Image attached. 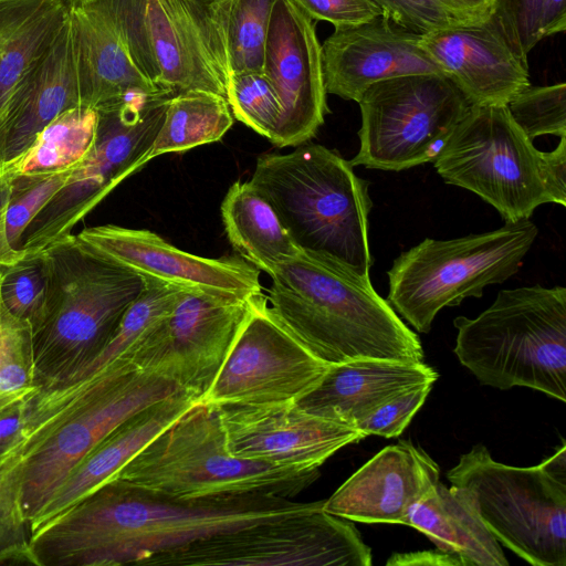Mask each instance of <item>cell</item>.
<instances>
[{"mask_svg":"<svg viewBox=\"0 0 566 566\" xmlns=\"http://www.w3.org/2000/svg\"><path fill=\"white\" fill-rule=\"evenodd\" d=\"M273 495L176 499L116 479L36 527V566L144 565L153 556L214 533L311 509Z\"/></svg>","mask_w":566,"mask_h":566,"instance_id":"obj_1","label":"cell"},{"mask_svg":"<svg viewBox=\"0 0 566 566\" xmlns=\"http://www.w3.org/2000/svg\"><path fill=\"white\" fill-rule=\"evenodd\" d=\"M269 275L272 312L325 364L423 361L418 335L374 290L370 279L339 261L298 249Z\"/></svg>","mask_w":566,"mask_h":566,"instance_id":"obj_2","label":"cell"},{"mask_svg":"<svg viewBox=\"0 0 566 566\" xmlns=\"http://www.w3.org/2000/svg\"><path fill=\"white\" fill-rule=\"evenodd\" d=\"M43 252L48 289L32 326V345L36 375L45 389L65 384L105 347L144 291L146 279L77 234Z\"/></svg>","mask_w":566,"mask_h":566,"instance_id":"obj_3","label":"cell"},{"mask_svg":"<svg viewBox=\"0 0 566 566\" xmlns=\"http://www.w3.org/2000/svg\"><path fill=\"white\" fill-rule=\"evenodd\" d=\"M273 206L295 244L370 279L369 182L338 153L302 144L256 159L249 180Z\"/></svg>","mask_w":566,"mask_h":566,"instance_id":"obj_4","label":"cell"},{"mask_svg":"<svg viewBox=\"0 0 566 566\" xmlns=\"http://www.w3.org/2000/svg\"><path fill=\"white\" fill-rule=\"evenodd\" d=\"M318 475V468L234 457L227 448L218 407L198 401L112 479L185 500L238 495L290 499Z\"/></svg>","mask_w":566,"mask_h":566,"instance_id":"obj_5","label":"cell"},{"mask_svg":"<svg viewBox=\"0 0 566 566\" xmlns=\"http://www.w3.org/2000/svg\"><path fill=\"white\" fill-rule=\"evenodd\" d=\"M454 354L482 385L527 387L566 401V289L497 293L475 318L458 316Z\"/></svg>","mask_w":566,"mask_h":566,"instance_id":"obj_6","label":"cell"},{"mask_svg":"<svg viewBox=\"0 0 566 566\" xmlns=\"http://www.w3.org/2000/svg\"><path fill=\"white\" fill-rule=\"evenodd\" d=\"M439 176L478 195L505 223L530 219L543 203L566 206V136L538 150L506 105H471L433 161Z\"/></svg>","mask_w":566,"mask_h":566,"instance_id":"obj_7","label":"cell"},{"mask_svg":"<svg viewBox=\"0 0 566 566\" xmlns=\"http://www.w3.org/2000/svg\"><path fill=\"white\" fill-rule=\"evenodd\" d=\"M471 490L496 539L534 566H566V446L541 464L495 461L481 443L447 472Z\"/></svg>","mask_w":566,"mask_h":566,"instance_id":"obj_8","label":"cell"},{"mask_svg":"<svg viewBox=\"0 0 566 566\" xmlns=\"http://www.w3.org/2000/svg\"><path fill=\"white\" fill-rule=\"evenodd\" d=\"M538 234L530 220L451 240L424 239L388 270L387 301L419 333L444 307L481 297L484 287L513 276Z\"/></svg>","mask_w":566,"mask_h":566,"instance_id":"obj_9","label":"cell"},{"mask_svg":"<svg viewBox=\"0 0 566 566\" xmlns=\"http://www.w3.org/2000/svg\"><path fill=\"white\" fill-rule=\"evenodd\" d=\"M22 465V509L31 528L74 468L114 429L184 390L167 375L119 360L85 379Z\"/></svg>","mask_w":566,"mask_h":566,"instance_id":"obj_10","label":"cell"},{"mask_svg":"<svg viewBox=\"0 0 566 566\" xmlns=\"http://www.w3.org/2000/svg\"><path fill=\"white\" fill-rule=\"evenodd\" d=\"M171 94L130 95L96 109L97 125L88 154L65 185L23 231L19 250L39 252L71 230L125 178L146 164Z\"/></svg>","mask_w":566,"mask_h":566,"instance_id":"obj_11","label":"cell"},{"mask_svg":"<svg viewBox=\"0 0 566 566\" xmlns=\"http://www.w3.org/2000/svg\"><path fill=\"white\" fill-rule=\"evenodd\" d=\"M353 166L399 171L433 163L471 106L442 74L407 75L369 86Z\"/></svg>","mask_w":566,"mask_h":566,"instance_id":"obj_12","label":"cell"},{"mask_svg":"<svg viewBox=\"0 0 566 566\" xmlns=\"http://www.w3.org/2000/svg\"><path fill=\"white\" fill-rule=\"evenodd\" d=\"M317 501L303 512L214 533L157 554L154 566H370L371 549L348 520Z\"/></svg>","mask_w":566,"mask_h":566,"instance_id":"obj_13","label":"cell"},{"mask_svg":"<svg viewBox=\"0 0 566 566\" xmlns=\"http://www.w3.org/2000/svg\"><path fill=\"white\" fill-rule=\"evenodd\" d=\"M328 366L274 315L262 292L252 297L250 313L201 401L294 402L321 380Z\"/></svg>","mask_w":566,"mask_h":566,"instance_id":"obj_14","label":"cell"},{"mask_svg":"<svg viewBox=\"0 0 566 566\" xmlns=\"http://www.w3.org/2000/svg\"><path fill=\"white\" fill-rule=\"evenodd\" d=\"M252 297L185 291L138 353V365L167 375L201 401L250 313Z\"/></svg>","mask_w":566,"mask_h":566,"instance_id":"obj_15","label":"cell"},{"mask_svg":"<svg viewBox=\"0 0 566 566\" xmlns=\"http://www.w3.org/2000/svg\"><path fill=\"white\" fill-rule=\"evenodd\" d=\"M232 0H147V29L170 93L199 91L226 97L232 75L228 22Z\"/></svg>","mask_w":566,"mask_h":566,"instance_id":"obj_16","label":"cell"},{"mask_svg":"<svg viewBox=\"0 0 566 566\" xmlns=\"http://www.w3.org/2000/svg\"><path fill=\"white\" fill-rule=\"evenodd\" d=\"M263 73L273 84L282 116L271 140L279 148L314 137L329 113L324 84L322 44L315 23L293 0L273 7Z\"/></svg>","mask_w":566,"mask_h":566,"instance_id":"obj_17","label":"cell"},{"mask_svg":"<svg viewBox=\"0 0 566 566\" xmlns=\"http://www.w3.org/2000/svg\"><path fill=\"white\" fill-rule=\"evenodd\" d=\"M214 406L227 448L241 459L319 468L339 449L366 437L356 428L307 412L295 402Z\"/></svg>","mask_w":566,"mask_h":566,"instance_id":"obj_18","label":"cell"},{"mask_svg":"<svg viewBox=\"0 0 566 566\" xmlns=\"http://www.w3.org/2000/svg\"><path fill=\"white\" fill-rule=\"evenodd\" d=\"M77 235L117 263L185 290L237 298L262 293L260 270L240 255L203 258L149 230L114 224L85 228Z\"/></svg>","mask_w":566,"mask_h":566,"instance_id":"obj_19","label":"cell"},{"mask_svg":"<svg viewBox=\"0 0 566 566\" xmlns=\"http://www.w3.org/2000/svg\"><path fill=\"white\" fill-rule=\"evenodd\" d=\"M420 45L470 105H507L531 84L527 56L494 10L480 22L421 34Z\"/></svg>","mask_w":566,"mask_h":566,"instance_id":"obj_20","label":"cell"},{"mask_svg":"<svg viewBox=\"0 0 566 566\" xmlns=\"http://www.w3.org/2000/svg\"><path fill=\"white\" fill-rule=\"evenodd\" d=\"M420 36L384 14L334 29L322 44L326 93L358 102L378 82L417 74L443 75L421 48Z\"/></svg>","mask_w":566,"mask_h":566,"instance_id":"obj_21","label":"cell"},{"mask_svg":"<svg viewBox=\"0 0 566 566\" xmlns=\"http://www.w3.org/2000/svg\"><path fill=\"white\" fill-rule=\"evenodd\" d=\"M436 461L409 440L387 446L334 494L325 512L350 522L408 524L411 511L439 482Z\"/></svg>","mask_w":566,"mask_h":566,"instance_id":"obj_22","label":"cell"},{"mask_svg":"<svg viewBox=\"0 0 566 566\" xmlns=\"http://www.w3.org/2000/svg\"><path fill=\"white\" fill-rule=\"evenodd\" d=\"M80 105L70 15L53 44L28 69L0 109V165L21 157L48 124Z\"/></svg>","mask_w":566,"mask_h":566,"instance_id":"obj_23","label":"cell"},{"mask_svg":"<svg viewBox=\"0 0 566 566\" xmlns=\"http://www.w3.org/2000/svg\"><path fill=\"white\" fill-rule=\"evenodd\" d=\"M437 378L438 373L423 361L357 359L329 365L321 380L294 402L307 412L355 428L398 394L434 384Z\"/></svg>","mask_w":566,"mask_h":566,"instance_id":"obj_24","label":"cell"},{"mask_svg":"<svg viewBox=\"0 0 566 566\" xmlns=\"http://www.w3.org/2000/svg\"><path fill=\"white\" fill-rule=\"evenodd\" d=\"M200 401L181 391L134 415L105 437L69 474L32 524H41L111 480L159 432Z\"/></svg>","mask_w":566,"mask_h":566,"instance_id":"obj_25","label":"cell"},{"mask_svg":"<svg viewBox=\"0 0 566 566\" xmlns=\"http://www.w3.org/2000/svg\"><path fill=\"white\" fill-rule=\"evenodd\" d=\"M71 28L80 104L97 109L130 95L168 93L143 75L108 25L72 7Z\"/></svg>","mask_w":566,"mask_h":566,"instance_id":"obj_26","label":"cell"},{"mask_svg":"<svg viewBox=\"0 0 566 566\" xmlns=\"http://www.w3.org/2000/svg\"><path fill=\"white\" fill-rule=\"evenodd\" d=\"M462 566H507L500 542L484 523L473 492L440 481L411 511L408 524Z\"/></svg>","mask_w":566,"mask_h":566,"instance_id":"obj_27","label":"cell"},{"mask_svg":"<svg viewBox=\"0 0 566 566\" xmlns=\"http://www.w3.org/2000/svg\"><path fill=\"white\" fill-rule=\"evenodd\" d=\"M69 0H0V109L69 21Z\"/></svg>","mask_w":566,"mask_h":566,"instance_id":"obj_28","label":"cell"},{"mask_svg":"<svg viewBox=\"0 0 566 566\" xmlns=\"http://www.w3.org/2000/svg\"><path fill=\"white\" fill-rule=\"evenodd\" d=\"M220 210L229 242L260 271L269 274L300 249L273 206L249 180L228 189Z\"/></svg>","mask_w":566,"mask_h":566,"instance_id":"obj_29","label":"cell"},{"mask_svg":"<svg viewBox=\"0 0 566 566\" xmlns=\"http://www.w3.org/2000/svg\"><path fill=\"white\" fill-rule=\"evenodd\" d=\"M233 120L223 96L199 91L174 94L144 163L164 154L218 142L231 128Z\"/></svg>","mask_w":566,"mask_h":566,"instance_id":"obj_30","label":"cell"},{"mask_svg":"<svg viewBox=\"0 0 566 566\" xmlns=\"http://www.w3.org/2000/svg\"><path fill=\"white\" fill-rule=\"evenodd\" d=\"M146 285L122 318L105 347L65 384L87 379L119 360H133L171 313L185 291L175 284L145 276ZM135 363V361H134Z\"/></svg>","mask_w":566,"mask_h":566,"instance_id":"obj_31","label":"cell"},{"mask_svg":"<svg viewBox=\"0 0 566 566\" xmlns=\"http://www.w3.org/2000/svg\"><path fill=\"white\" fill-rule=\"evenodd\" d=\"M97 112L86 106L64 111L48 124L24 154L10 163L15 174L70 168L91 150L96 135Z\"/></svg>","mask_w":566,"mask_h":566,"instance_id":"obj_32","label":"cell"},{"mask_svg":"<svg viewBox=\"0 0 566 566\" xmlns=\"http://www.w3.org/2000/svg\"><path fill=\"white\" fill-rule=\"evenodd\" d=\"M42 389L34 365L32 327L12 315L0 298V415Z\"/></svg>","mask_w":566,"mask_h":566,"instance_id":"obj_33","label":"cell"},{"mask_svg":"<svg viewBox=\"0 0 566 566\" xmlns=\"http://www.w3.org/2000/svg\"><path fill=\"white\" fill-rule=\"evenodd\" d=\"M24 442L0 455V565H34L32 528L22 509Z\"/></svg>","mask_w":566,"mask_h":566,"instance_id":"obj_34","label":"cell"},{"mask_svg":"<svg viewBox=\"0 0 566 566\" xmlns=\"http://www.w3.org/2000/svg\"><path fill=\"white\" fill-rule=\"evenodd\" d=\"M277 0H232L228 42L232 73L263 72L265 43Z\"/></svg>","mask_w":566,"mask_h":566,"instance_id":"obj_35","label":"cell"},{"mask_svg":"<svg viewBox=\"0 0 566 566\" xmlns=\"http://www.w3.org/2000/svg\"><path fill=\"white\" fill-rule=\"evenodd\" d=\"M226 99L237 120L270 142L274 138L282 105L273 84L263 72L232 73Z\"/></svg>","mask_w":566,"mask_h":566,"instance_id":"obj_36","label":"cell"},{"mask_svg":"<svg viewBox=\"0 0 566 566\" xmlns=\"http://www.w3.org/2000/svg\"><path fill=\"white\" fill-rule=\"evenodd\" d=\"M84 8L108 25L139 72L158 86L159 72L147 29V0H92Z\"/></svg>","mask_w":566,"mask_h":566,"instance_id":"obj_37","label":"cell"},{"mask_svg":"<svg viewBox=\"0 0 566 566\" xmlns=\"http://www.w3.org/2000/svg\"><path fill=\"white\" fill-rule=\"evenodd\" d=\"M48 263L45 254L24 252L14 263L1 272L0 298L15 317L30 323L36 322L46 295Z\"/></svg>","mask_w":566,"mask_h":566,"instance_id":"obj_38","label":"cell"},{"mask_svg":"<svg viewBox=\"0 0 566 566\" xmlns=\"http://www.w3.org/2000/svg\"><path fill=\"white\" fill-rule=\"evenodd\" d=\"M507 109L523 133L533 140L543 135L566 136V84H530L507 103Z\"/></svg>","mask_w":566,"mask_h":566,"instance_id":"obj_39","label":"cell"},{"mask_svg":"<svg viewBox=\"0 0 566 566\" xmlns=\"http://www.w3.org/2000/svg\"><path fill=\"white\" fill-rule=\"evenodd\" d=\"M75 165L66 169L34 174L13 171L7 210V234L14 250H19V242L25 228L65 185Z\"/></svg>","mask_w":566,"mask_h":566,"instance_id":"obj_40","label":"cell"},{"mask_svg":"<svg viewBox=\"0 0 566 566\" xmlns=\"http://www.w3.org/2000/svg\"><path fill=\"white\" fill-rule=\"evenodd\" d=\"M394 23L418 34L480 22L440 0H374ZM482 21V20H481Z\"/></svg>","mask_w":566,"mask_h":566,"instance_id":"obj_41","label":"cell"},{"mask_svg":"<svg viewBox=\"0 0 566 566\" xmlns=\"http://www.w3.org/2000/svg\"><path fill=\"white\" fill-rule=\"evenodd\" d=\"M432 385L421 384L403 390L360 420L355 428L365 436L398 437L424 403Z\"/></svg>","mask_w":566,"mask_h":566,"instance_id":"obj_42","label":"cell"},{"mask_svg":"<svg viewBox=\"0 0 566 566\" xmlns=\"http://www.w3.org/2000/svg\"><path fill=\"white\" fill-rule=\"evenodd\" d=\"M544 0H496L494 12L518 51L527 56L541 41L539 18Z\"/></svg>","mask_w":566,"mask_h":566,"instance_id":"obj_43","label":"cell"},{"mask_svg":"<svg viewBox=\"0 0 566 566\" xmlns=\"http://www.w3.org/2000/svg\"><path fill=\"white\" fill-rule=\"evenodd\" d=\"M314 21H327L347 28L382 15L374 0H293Z\"/></svg>","mask_w":566,"mask_h":566,"instance_id":"obj_44","label":"cell"},{"mask_svg":"<svg viewBox=\"0 0 566 566\" xmlns=\"http://www.w3.org/2000/svg\"><path fill=\"white\" fill-rule=\"evenodd\" d=\"M34 397L0 415V455L29 436Z\"/></svg>","mask_w":566,"mask_h":566,"instance_id":"obj_45","label":"cell"},{"mask_svg":"<svg viewBox=\"0 0 566 566\" xmlns=\"http://www.w3.org/2000/svg\"><path fill=\"white\" fill-rule=\"evenodd\" d=\"M13 170L11 165L7 171L0 177V271L18 261L24 252L14 250L8 240L7 234V210L11 192V179Z\"/></svg>","mask_w":566,"mask_h":566,"instance_id":"obj_46","label":"cell"},{"mask_svg":"<svg viewBox=\"0 0 566 566\" xmlns=\"http://www.w3.org/2000/svg\"><path fill=\"white\" fill-rule=\"evenodd\" d=\"M566 29V0H544L539 18V39L563 33Z\"/></svg>","mask_w":566,"mask_h":566,"instance_id":"obj_47","label":"cell"},{"mask_svg":"<svg viewBox=\"0 0 566 566\" xmlns=\"http://www.w3.org/2000/svg\"><path fill=\"white\" fill-rule=\"evenodd\" d=\"M391 565H433V566H454L460 563L449 554L439 549L422 551L408 554H394L386 563Z\"/></svg>","mask_w":566,"mask_h":566,"instance_id":"obj_48","label":"cell"},{"mask_svg":"<svg viewBox=\"0 0 566 566\" xmlns=\"http://www.w3.org/2000/svg\"><path fill=\"white\" fill-rule=\"evenodd\" d=\"M453 10L481 21L486 19L494 10L496 0H440Z\"/></svg>","mask_w":566,"mask_h":566,"instance_id":"obj_49","label":"cell"},{"mask_svg":"<svg viewBox=\"0 0 566 566\" xmlns=\"http://www.w3.org/2000/svg\"><path fill=\"white\" fill-rule=\"evenodd\" d=\"M72 7H84L92 0H69Z\"/></svg>","mask_w":566,"mask_h":566,"instance_id":"obj_50","label":"cell"},{"mask_svg":"<svg viewBox=\"0 0 566 566\" xmlns=\"http://www.w3.org/2000/svg\"><path fill=\"white\" fill-rule=\"evenodd\" d=\"M0 279H1V271H0Z\"/></svg>","mask_w":566,"mask_h":566,"instance_id":"obj_51","label":"cell"}]
</instances>
